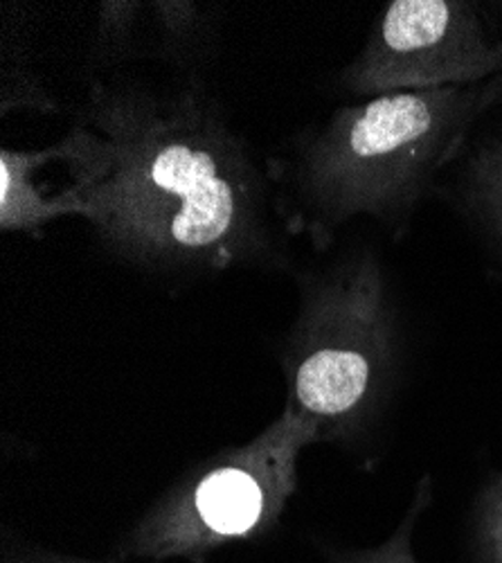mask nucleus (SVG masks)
Wrapping results in <instances>:
<instances>
[{
    "label": "nucleus",
    "instance_id": "nucleus-1",
    "mask_svg": "<svg viewBox=\"0 0 502 563\" xmlns=\"http://www.w3.org/2000/svg\"><path fill=\"white\" fill-rule=\"evenodd\" d=\"M55 147L109 255L160 277L289 268L276 183L201 75L90 84Z\"/></svg>",
    "mask_w": 502,
    "mask_h": 563
},
{
    "label": "nucleus",
    "instance_id": "nucleus-2",
    "mask_svg": "<svg viewBox=\"0 0 502 563\" xmlns=\"http://www.w3.org/2000/svg\"><path fill=\"white\" fill-rule=\"evenodd\" d=\"M500 102L502 77H495L358 100L304 129L282 158L268 161L289 234L330 251L352 219L370 217L403 238L444 169Z\"/></svg>",
    "mask_w": 502,
    "mask_h": 563
},
{
    "label": "nucleus",
    "instance_id": "nucleus-3",
    "mask_svg": "<svg viewBox=\"0 0 502 563\" xmlns=\"http://www.w3.org/2000/svg\"><path fill=\"white\" fill-rule=\"evenodd\" d=\"M298 311L280 350L287 401L321 442L356 446L386 410L401 330L390 282L372 249L302 271Z\"/></svg>",
    "mask_w": 502,
    "mask_h": 563
},
{
    "label": "nucleus",
    "instance_id": "nucleus-4",
    "mask_svg": "<svg viewBox=\"0 0 502 563\" xmlns=\"http://www.w3.org/2000/svg\"><path fill=\"white\" fill-rule=\"evenodd\" d=\"M311 444H321L317 429L285 406L255 438L205 457L163 492L120 539V559L208 563L223 548L264 539L295 496Z\"/></svg>",
    "mask_w": 502,
    "mask_h": 563
},
{
    "label": "nucleus",
    "instance_id": "nucleus-5",
    "mask_svg": "<svg viewBox=\"0 0 502 563\" xmlns=\"http://www.w3.org/2000/svg\"><path fill=\"white\" fill-rule=\"evenodd\" d=\"M502 77V41H491L465 0H392L341 70L352 98L476 86Z\"/></svg>",
    "mask_w": 502,
    "mask_h": 563
},
{
    "label": "nucleus",
    "instance_id": "nucleus-6",
    "mask_svg": "<svg viewBox=\"0 0 502 563\" xmlns=\"http://www.w3.org/2000/svg\"><path fill=\"white\" fill-rule=\"evenodd\" d=\"M448 183H439L435 195L446 199L491 255L502 262V135L471 140L453 163Z\"/></svg>",
    "mask_w": 502,
    "mask_h": 563
},
{
    "label": "nucleus",
    "instance_id": "nucleus-7",
    "mask_svg": "<svg viewBox=\"0 0 502 563\" xmlns=\"http://www.w3.org/2000/svg\"><path fill=\"white\" fill-rule=\"evenodd\" d=\"M143 27V59L176 66L182 75H199L219 51V10L194 0H154L147 3Z\"/></svg>",
    "mask_w": 502,
    "mask_h": 563
},
{
    "label": "nucleus",
    "instance_id": "nucleus-8",
    "mask_svg": "<svg viewBox=\"0 0 502 563\" xmlns=\"http://www.w3.org/2000/svg\"><path fill=\"white\" fill-rule=\"evenodd\" d=\"M48 163H57L55 147L34 152L3 147L0 152V230L43 238V230L57 219L77 217L62 192L45 197L34 180L36 172Z\"/></svg>",
    "mask_w": 502,
    "mask_h": 563
},
{
    "label": "nucleus",
    "instance_id": "nucleus-9",
    "mask_svg": "<svg viewBox=\"0 0 502 563\" xmlns=\"http://www.w3.org/2000/svg\"><path fill=\"white\" fill-rule=\"evenodd\" d=\"M433 476L424 474L415 485L413 500H410L403 519L394 532L379 545L372 548H341L317 543V552L327 563H420L415 556V534L424 514L433 505Z\"/></svg>",
    "mask_w": 502,
    "mask_h": 563
},
{
    "label": "nucleus",
    "instance_id": "nucleus-10",
    "mask_svg": "<svg viewBox=\"0 0 502 563\" xmlns=\"http://www.w3.org/2000/svg\"><path fill=\"white\" fill-rule=\"evenodd\" d=\"M147 3L141 0H107L98 8L90 59L102 68L143 59V19Z\"/></svg>",
    "mask_w": 502,
    "mask_h": 563
},
{
    "label": "nucleus",
    "instance_id": "nucleus-11",
    "mask_svg": "<svg viewBox=\"0 0 502 563\" xmlns=\"http://www.w3.org/2000/svg\"><path fill=\"white\" fill-rule=\"evenodd\" d=\"M0 113L30 111L51 115L59 111L55 92L45 84V79L32 70V64L16 45L3 41V73H0Z\"/></svg>",
    "mask_w": 502,
    "mask_h": 563
},
{
    "label": "nucleus",
    "instance_id": "nucleus-12",
    "mask_svg": "<svg viewBox=\"0 0 502 563\" xmlns=\"http://www.w3.org/2000/svg\"><path fill=\"white\" fill-rule=\"evenodd\" d=\"M471 530L478 563H502V472L482 483L473 503Z\"/></svg>",
    "mask_w": 502,
    "mask_h": 563
},
{
    "label": "nucleus",
    "instance_id": "nucleus-13",
    "mask_svg": "<svg viewBox=\"0 0 502 563\" xmlns=\"http://www.w3.org/2000/svg\"><path fill=\"white\" fill-rule=\"evenodd\" d=\"M0 563H111V561H96V559H81L72 554H62L48 548H41L34 543L21 541H5L0 550Z\"/></svg>",
    "mask_w": 502,
    "mask_h": 563
}]
</instances>
